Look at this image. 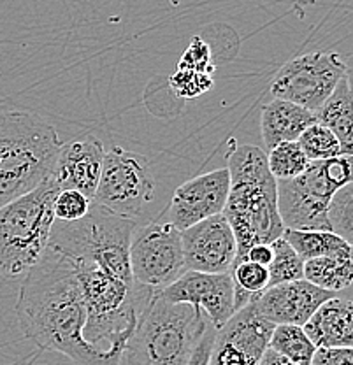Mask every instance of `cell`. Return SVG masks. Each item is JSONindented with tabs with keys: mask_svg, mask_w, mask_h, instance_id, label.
Segmentation results:
<instances>
[{
	"mask_svg": "<svg viewBox=\"0 0 353 365\" xmlns=\"http://www.w3.org/2000/svg\"><path fill=\"white\" fill-rule=\"evenodd\" d=\"M21 332L37 348L69 356L78 365H121V353L106 351L83 337L86 307L69 258L46 248L26 272L16 302Z\"/></svg>",
	"mask_w": 353,
	"mask_h": 365,
	"instance_id": "obj_1",
	"label": "cell"
},
{
	"mask_svg": "<svg viewBox=\"0 0 353 365\" xmlns=\"http://www.w3.org/2000/svg\"><path fill=\"white\" fill-rule=\"evenodd\" d=\"M230 176L225 216L237 242L235 264L255 245H271L283 235L278 211V181L267 167L265 151L253 144L235 146L227 157Z\"/></svg>",
	"mask_w": 353,
	"mask_h": 365,
	"instance_id": "obj_2",
	"label": "cell"
},
{
	"mask_svg": "<svg viewBox=\"0 0 353 365\" xmlns=\"http://www.w3.org/2000/svg\"><path fill=\"white\" fill-rule=\"evenodd\" d=\"M60 148L58 132L43 118L0 113V207L51 178Z\"/></svg>",
	"mask_w": 353,
	"mask_h": 365,
	"instance_id": "obj_3",
	"label": "cell"
},
{
	"mask_svg": "<svg viewBox=\"0 0 353 365\" xmlns=\"http://www.w3.org/2000/svg\"><path fill=\"white\" fill-rule=\"evenodd\" d=\"M211 327L199 307L167 302L157 292L127 341L121 365H190Z\"/></svg>",
	"mask_w": 353,
	"mask_h": 365,
	"instance_id": "obj_4",
	"label": "cell"
},
{
	"mask_svg": "<svg viewBox=\"0 0 353 365\" xmlns=\"http://www.w3.org/2000/svg\"><path fill=\"white\" fill-rule=\"evenodd\" d=\"M135 227V220L92 204L88 215L81 220H55L48 248L58 251L74 265L102 269L118 279L134 283L131 269V239Z\"/></svg>",
	"mask_w": 353,
	"mask_h": 365,
	"instance_id": "obj_5",
	"label": "cell"
},
{
	"mask_svg": "<svg viewBox=\"0 0 353 365\" xmlns=\"http://www.w3.org/2000/svg\"><path fill=\"white\" fill-rule=\"evenodd\" d=\"M58 192V185L49 178L0 207V276H21L41 260L49 245L55 222L53 200Z\"/></svg>",
	"mask_w": 353,
	"mask_h": 365,
	"instance_id": "obj_6",
	"label": "cell"
},
{
	"mask_svg": "<svg viewBox=\"0 0 353 365\" xmlns=\"http://www.w3.org/2000/svg\"><path fill=\"white\" fill-rule=\"evenodd\" d=\"M352 181L353 158L343 155L314 160L299 176L278 181V211L285 228L330 230V200L337 190Z\"/></svg>",
	"mask_w": 353,
	"mask_h": 365,
	"instance_id": "obj_7",
	"label": "cell"
},
{
	"mask_svg": "<svg viewBox=\"0 0 353 365\" xmlns=\"http://www.w3.org/2000/svg\"><path fill=\"white\" fill-rule=\"evenodd\" d=\"M155 195V178L143 155L121 146L106 151L93 204L134 220Z\"/></svg>",
	"mask_w": 353,
	"mask_h": 365,
	"instance_id": "obj_8",
	"label": "cell"
},
{
	"mask_svg": "<svg viewBox=\"0 0 353 365\" xmlns=\"http://www.w3.org/2000/svg\"><path fill=\"white\" fill-rule=\"evenodd\" d=\"M131 269L135 283L153 292L173 284L187 271L181 232L170 222L135 227L131 239Z\"/></svg>",
	"mask_w": 353,
	"mask_h": 365,
	"instance_id": "obj_9",
	"label": "cell"
},
{
	"mask_svg": "<svg viewBox=\"0 0 353 365\" xmlns=\"http://www.w3.org/2000/svg\"><path fill=\"white\" fill-rule=\"evenodd\" d=\"M344 71V60L337 53H306L280 68L271 83V95L314 113L336 90Z\"/></svg>",
	"mask_w": 353,
	"mask_h": 365,
	"instance_id": "obj_10",
	"label": "cell"
},
{
	"mask_svg": "<svg viewBox=\"0 0 353 365\" xmlns=\"http://www.w3.org/2000/svg\"><path fill=\"white\" fill-rule=\"evenodd\" d=\"M255 299L239 309L222 329L216 330L208 365L260 364L262 355L269 348V339L276 325L257 311Z\"/></svg>",
	"mask_w": 353,
	"mask_h": 365,
	"instance_id": "obj_11",
	"label": "cell"
},
{
	"mask_svg": "<svg viewBox=\"0 0 353 365\" xmlns=\"http://www.w3.org/2000/svg\"><path fill=\"white\" fill-rule=\"evenodd\" d=\"M160 295L167 302L199 307L216 330L235 314V284L230 272L185 271Z\"/></svg>",
	"mask_w": 353,
	"mask_h": 365,
	"instance_id": "obj_12",
	"label": "cell"
},
{
	"mask_svg": "<svg viewBox=\"0 0 353 365\" xmlns=\"http://www.w3.org/2000/svg\"><path fill=\"white\" fill-rule=\"evenodd\" d=\"M185 267L197 272H230L237 257L234 232L223 215L181 230Z\"/></svg>",
	"mask_w": 353,
	"mask_h": 365,
	"instance_id": "obj_13",
	"label": "cell"
},
{
	"mask_svg": "<svg viewBox=\"0 0 353 365\" xmlns=\"http://www.w3.org/2000/svg\"><path fill=\"white\" fill-rule=\"evenodd\" d=\"M229 188L230 176L227 167L200 174L183 182L178 186L170 200V223L181 232L203 220L222 215L229 197Z\"/></svg>",
	"mask_w": 353,
	"mask_h": 365,
	"instance_id": "obj_14",
	"label": "cell"
},
{
	"mask_svg": "<svg viewBox=\"0 0 353 365\" xmlns=\"http://www.w3.org/2000/svg\"><path fill=\"white\" fill-rule=\"evenodd\" d=\"M336 295L306 279L267 287L255 299L257 311L275 325H301L313 317L314 311Z\"/></svg>",
	"mask_w": 353,
	"mask_h": 365,
	"instance_id": "obj_15",
	"label": "cell"
},
{
	"mask_svg": "<svg viewBox=\"0 0 353 365\" xmlns=\"http://www.w3.org/2000/svg\"><path fill=\"white\" fill-rule=\"evenodd\" d=\"M104 146L95 137H81L60 148L53 181L60 190H78L93 200L104 163Z\"/></svg>",
	"mask_w": 353,
	"mask_h": 365,
	"instance_id": "obj_16",
	"label": "cell"
},
{
	"mask_svg": "<svg viewBox=\"0 0 353 365\" xmlns=\"http://www.w3.org/2000/svg\"><path fill=\"white\" fill-rule=\"evenodd\" d=\"M302 329L317 348H353V300H325Z\"/></svg>",
	"mask_w": 353,
	"mask_h": 365,
	"instance_id": "obj_17",
	"label": "cell"
},
{
	"mask_svg": "<svg viewBox=\"0 0 353 365\" xmlns=\"http://www.w3.org/2000/svg\"><path fill=\"white\" fill-rule=\"evenodd\" d=\"M317 121L314 113L307 111L294 102L272 98L262 108L260 130L265 150H272L280 143L297 140L309 125Z\"/></svg>",
	"mask_w": 353,
	"mask_h": 365,
	"instance_id": "obj_18",
	"label": "cell"
},
{
	"mask_svg": "<svg viewBox=\"0 0 353 365\" xmlns=\"http://www.w3.org/2000/svg\"><path fill=\"white\" fill-rule=\"evenodd\" d=\"M314 116L339 140L341 155L353 158V97L347 78L337 83L336 90L314 111Z\"/></svg>",
	"mask_w": 353,
	"mask_h": 365,
	"instance_id": "obj_19",
	"label": "cell"
},
{
	"mask_svg": "<svg viewBox=\"0 0 353 365\" xmlns=\"http://www.w3.org/2000/svg\"><path fill=\"white\" fill-rule=\"evenodd\" d=\"M305 279L327 292H341L353 283V248L332 257L305 262Z\"/></svg>",
	"mask_w": 353,
	"mask_h": 365,
	"instance_id": "obj_20",
	"label": "cell"
},
{
	"mask_svg": "<svg viewBox=\"0 0 353 365\" xmlns=\"http://www.w3.org/2000/svg\"><path fill=\"white\" fill-rule=\"evenodd\" d=\"M283 239L290 242V246L299 253L302 260H311L318 257H332L341 255L353 246L348 245L344 239L330 230H292L285 228Z\"/></svg>",
	"mask_w": 353,
	"mask_h": 365,
	"instance_id": "obj_21",
	"label": "cell"
},
{
	"mask_svg": "<svg viewBox=\"0 0 353 365\" xmlns=\"http://www.w3.org/2000/svg\"><path fill=\"white\" fill-rule=\"evenodd\" d=\"M269 348L297 365H311L317 346L301 325H276L269 339Z\"/></svg>",
	"mask_w": 353,
	"mask_h": 365,
	"instance_id": "obj_22",
	"label": "cell"
},
{
	"mask_svg": "<svg viewBox=\"0 0 353 365\" xmlns=\"http://www.w3.org/2000/svg\"><path fill=\"white\" fill-rule=\"evenodd\" d=\"M272 260L269 264V287L305 279V260L290 246L287 239L280 237L271 242Z\"/></svg>",
	"mask_w": 353,
	"mask_h": 365,
	"instance_id": "obj_23",
	"label": "cell"
},
{
	"mask_svg": "<svg viewBox=\"0 0 353 365\" xmlns=\"http://www.w3.org/2000/svg\"><path fill=\"white\" fill-rule=\"evenodd\" d=\"M267 167L271 170L276 181L292 180V178L299 176L306 170L309 165V160L299 146L297 140H287V143H280L272 150L267 151Z\"/></svg>",
	"mask_w": 353,
	"mask_h": 365,
	"instance_id": "obj_24",
	"label": "cell"
},
{
	"mask_svg": "<svg viewBox=\"0 0 353 365\" xmlns=\"http://www.w3.org/2000/svg\"><path fill=\"white\" fill-rule=\"evenodd\" d=\"M297 143L302 148V151H305L309 162H314V160H329L341 155L339 140L336 139V135L325 125L318 123V121L309 125L299 135Z\"/></svg>",
	"mask_w": 353,
	"mask_h": 365,
	"instance_id": "obj_25",
	"label": "cell"
},
{
	"mask_svg": "<svg viewBox=\"0 0 353 365\" xmlns=\"http://www.w3.org/2000/svg\"><path fill=\"white\" fill-rule=\"evenodd\" d=\"M327 216L330 232L353 246V181L334 193Z\"/></svg>",
	"mask_w": 353,
	"mask_h": 365,
	"instance_id": "obj_26",
	"label": "cell"
},
{
	"mask_svg": "<svg viewBox=\"0 0 353 365\" xmlns=\"http://www.w3.org/2000/svg\"><path fill=\"white\" fill-rule=\"evenodd\" d=\"M170 88L174 93L181 98H192L200 97L206 91L213 88V74L211 72H199V71H188V68H178L173 76L169 78Z\"/></svg>",
	"mask_w": 353,
	"mask_h": 365,
	"instance_id": "obj_27",
	"label": "cell"
},
{
	"mask_svg": "<svg viewBox=\"0 0 353 365\" xmlns=\"http://www.w3.org/2000/svg\"><path fill=\"white\" fill-rule=\"evenodd\" d=\"M93 200L78 190H60L53 200V215L58 222H76L88 215Z\"/></svg>",
	"mask_w": 353,
	"mask_h": 365,
	"instance_id": "obj_28",
	"label": "cell"
},
{
	"mask_svg": "<svg viewBox=\"0 0 353 365\" xmlns=\"http://www.w3.org/2000/svg\"><path fill=\"white\" fill-rule=\"evenodd\" d=\"M178 68H188V71H199V72H211L215 71L211 60V48L203 37H193L192 43L185 53L181 55Z\"/></svg>",
	"mask_w": 353,
	"mask_h": 365,
	"instance_id": "obj_29",
	"label": "cell"
},
{
	"mask_svg": "<svg viewBox=\"0 0 353 365\" xmlns=\"http://www.w3.org/2000/svg\"><path fill=\"white\" fill-rule=\"evenodd\" d=\"M311 365H353V348H317Z\"/></svg>",
	"mask_w": 353,
	"mask_h": 365,
	"instance_id": "obj_30",
	"label": "cell"
},
{
	"mask_svg": "<svg viewBox=\"0 0 353 365\" xmlns=\"http://www.w3.org/2000/svg\"><path fill=\"white\" fill-rule=\"evenodd\" d=\"M242 260H248L252 264L262 265V267H269L272 260V248L271 245H255L246 251L245 258Z\"/></svg>",
	"mask_w": 353,
	"mask_h": 365,
	"instance_id": "obj_31",
	"label": "cell"
},
{
	"mask_svg": "<svg viewBox=\"0 0 353 365\" xmlns=\"http://www.w3.org/2000/svg\"><path fill=\"white\" fill-rule=\"evenodd\" d=\"M259 365H297V364L290 362V360L285 359V356L280 355V353H276L275 349L267 348L264 351V355H262Z\"/></svg>",
	"mask_w": 353,
	"mask_h": 365,
	"instance_id": "obj_32",
	"label": "cell"
},
{
	"mask_svg": "<svg viewBox=\"0 0 353 365\" xmlns=\"http://www.w3.org/2000/svg\"><path fill=\"white\" fill-rule=\"evenodd\" d=\"M344 67H347V71H344V78H347L348 86H350L352 97H353V55L348 56V60L344 62Z\"/></svg>",
	"mask_w": 353,
	"mask_h": 365,
	"instance_id": "obj_33",
	"label": "cell"
}]
</instances>
